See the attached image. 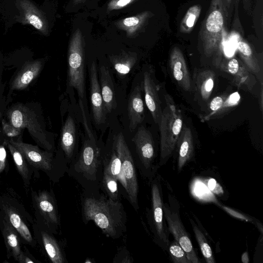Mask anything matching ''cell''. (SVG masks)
Returning <instances> with one entry per match:
<instances>
[{
  "label": "cell",
  "mask_w": 263,
  "mask_h": 263,
  "mask_svg": "<svg viewBox=\"0 0 263 263\" xmlns=\"http://www.w3.org/2000/svg\"><path fill=\"white\" fill-rule=\"evenodd\" d=\"M82 218L87 224L92 221L108 237L118 239L126 232L127 215L121 201H114L101 193H83Z\"/></svg>",
  "instance_id": "obj_1"
},
{
  "label": "cell",
  "mask_w": 263,
  "mask_h": 263,
  "mask_svg": "<svg viewBox=\"0 0 263 263\" xmlns=\"http://www.w3.org/2000/svg\"><path fill=\"white\" fill-rule=\"evenodd\" d=\"M66 173L81 186L84 193H100L103 154L94 139L84 141L79 153L68 165Z\"/></svg>",
  "instance_id": "obj_2"
},
{
  "label": "cell",
  "mask_w": 263,
  "mask_h": 263,
  "mask_svg": "<svg viewBox=\"0 0 263 263\" xmlns=\"http://www.w3.org/2000/svg\"><path fill=\"white\" fill-rule=\"evenodd\" d=\"M227 13L223 0H212L199 32V40L204 54L212 57L219 66L224 52Z\"/></svg>",
  "instance_id": "obj_3"
},
{
  "label": "cell",
  "mask_w": 263,
  "mask_h": 263,
  "mask_svg": "<svg viewBox=\"0 0 263 263\" xmlns=\"http://www.w3.org/2000/svg\"><path fill=\"white\" fill-rule=\"evenodd\" d=\"M22 154L29 165L45 172L53 182H58L67 172L68 163L65 157L57 158L53 151L41 149L38 146L11 138L9 141Z\"/></svg>",
  "instance_id": "obj_4"
},
{
  "label": "cell",
  "mask_w": 263,
  "mask_h": 263,
  "mask_svg": "<svg viewBox=\"0 0 263 263\" xmlns=\"http://www.w3.org/2000/svg\"><path fill=\"white\" fill-rule=\"evenodd\" d=\"M166 106L162 110L160 122V159L159 165H164L177 144L183 125L181 114L177 109L172 97H165Z\"/></svg>",
  "instance_id": "obj_5"
},
{
  "label": "cell",
  "mask_w": 263,
  "mask_h": 263,
  "mask_svg": "<svg viewBox=\"0 0 263 263\" xmlns=\"http://www.w3.org/2000/svg\"><path fill=\"white\" fill-rule=\"evenodd\" d=\"M0 210L17 231L22 243L36 247L37 241L29 228L33 226L34 218L15 192L9 190L0 193Z\"/></svg>",
  "instance_id": "obj_6"
},
{
  "label": "cell",
  "mask_w": 263,
  "mask_h": 263,
  "mask_svg": "<svg viewBox=\"0 0 263 263\" xmlns=\"http://www.w3.org/2000/svg\"><path fill=\"white\" fill-rule=\"evenodd\" d=\"M34 223L40 229L53 234L61 232V218L55 195L52 189L31 190Z\"/></svg>",
  "instance_id": "obj_7"
},
{
  "label": "cell",
  "mask_w": 263,
  "mask_h": 263,
  "mask_svg": "<svg viewBox=\"0 0 263 263\" xmlns=\"http://www.w3.org/2000/svg\"><path fill=\"white\" fill-rule=\"evenodd\" d=\"M151 204L147 210V219L154 242L167 251L170 241L164 216L163 192L160 178L156 176L150 182Z\"/></svg>",
  "instance_id": "obj_8"
},
{
  "label": "cell",
  "mask_w": 263,
  "mask_h": 263,
  "mask_svg": "<svg viewBox=\"0 0 263 263\" xmlns=\"http://www.w3.org/2000/svg\"><path fill=\"white\" fill-rule=\"evenodd\" d=\"M137 155L134 160L141 176L151 182L156 176L159 165L155 162L156 154L155 143L149 130L140 126L132 139Z\"/></svg>",
  "instance_id": "obj_9"
},
{
  "label": "cell",
  "mask_w": 263,
  "mask_h": 263,
  "mask_svg": "<svg viewBox=\"0 0 263 263\" xmlns=\"http://www.w3.org/2000/svg\"><path fill=\"white\" fill-rule=\"evenodd\" d=\"M114 145L121 160L122 173L125 181V190L123 196L134 210L137 211L139 209V184L136 165L131 151L122 133L117 136Z\"/></svg>",
  "instance_id": "obj_10"
},
{
  "label": "cell",
  "mask_w": 263,
  "mask_h": 263,
  "mask_svg": "<svg viewBox=\"0 0 263 263\" xmlns=\"http://www.w3.org/2000/svg\"><path fill=\"white\" fill-rule=\"evenodd\" d=\"M164 216L169 233H171L185 252L191 263L200 261L194 250L189 235L181 221L179 204L175 197L171 194L168 202L163 203Z\"/></svg>",
  "instance_id": "obj_11"
},
{
  "label": "cell",
  "mask_w": 263,
  "mask_h": 263,
  "mask_svg": "<svg viewBox=\"0 0 263 263\" xmlns=\"http://www.w3.org/2000/svg\"><path fill=\"white\" fill-rule=\"evenodd\" d=\"M7 115L11 125L21 130L27 128L39 145L45 150L53 151L52 144L47 139L32 109L22 103L16 104L9 109Z\"/></svg>",
  "instance_id": "obj_12"
},
{
  "label": "cell",
  "mask_w": 263,
  "mask_h": 263,
  "mask_svg": "<svg viewBox=\"0 0 263 263\" xmlns=\"http://www.w3.org/2000/svg\"><path fill=\"white\" fill-rule=\"evenodd\" d=\"M81 40L71 42L68 51L67 84L74 88L79 97L83 98L85 92V65L83 49Z\"/></svg>",
  "instance_id": "obj_13"
},
{
  "label": "cell",
  "mask_w": 263,
  "mask_h": 263,
  "mask_svg": "<svg viewBox=\"0 0 263 263\" xmlns=\"http://www.w3.org/2000/svg\"><path fill=\"white\" fill-rule=\"evenodd\" d=\"M32 231L37 243L43 248L50 262H68L64 250V242L58 240L54 234L39 228L34 223L32 226Z\"/></svg>",
  "instance_id": "obj_14"
},
{
  "label": "cell",
  "mask_w": 263,
  "mask_h": 263,
  "mask_svg": "<svg viewBox=\"0 0 263 263\" xmlns=\"http://www.w3.org/2000/svg\"><path fill=\"white\" fill-rule=\"evenodd\" d=\"M0 231L4 241L7 258L12 257L17 261L22 250L21 238L16 229L1 210Z\"/></svg>",
  "instance_id": "obj_15"
},
{
  "label": "cell",
  "mask_w": 263,
  "mask_h": 263,
  "mask_svg": "<svg viewBox=\"0 0 263 263\" xmlns=\"http://www.w3.org/2000/svg\"><path fill=\"white\" fill-rule=\"evenodd\" d=\"M90 102L95 123L100 124L105 120L106 111L98 77L97 66L92 62L89 70Z\"/></svg>",
  "instance_id": "obj_16"
},
{
  "label": "cell",
  "mask_w": 263,
  "mask_h": 263,
  "mask_svg": "<svg viewBox=\"0 0 263 263\" xmlns=\"http://www.w3.org/2000/svg\"><path fill=\"white\" fill-rule=\"evenodd\" d=\"M170 66L175 80L183 89L189 91L192 88L190 73L182 52L178 47L172 50Z\"/></svg>",
  "instance_id": "obj_17"
},
{
  "label": "cell",
  "mask_w": 263,
  "mask_h": 263,
  "mask_svg": "<svg viewBox=\"0 0 263 263\" xmlns=\"http://www.w3.org/2000/svg\"><path fill=\"white\" fill-rule=\"evenodd\" d=\"M219 66L221 70L229 73L232 77L234 83L238 87H246L251 90L255 83L251 72L243 64L240 63L235 58L230 59L227 61H221Z\"/></svg>",
  "instance_id": "obj_18"
},
{
  "label": "cell",
  "mask_w": 263,
  "mask_h": 263,
  "mask_svg": "<svg viewBox=\"0 0 263 263\" xmlns=\"http://www.w3.org/2000/svg\"><path fill=\"white\" fill-rule=\"evenodd\" d=\"M143 86L146 105L155 123L159 124L162 110L156 85L147 71L143 74Z\"/></svg>",
  "instance_id": "obj_19"
},
{
  "label": "cell",
  "mask_w": 263,
  "mask_h": 263,
  "mask_svg": "<svg viewBox=\"0 0 263 263\" xmlns=\"http://www.w3.org/2000/svg\"><path fill=\"white\" fill-rule=\"evenodd\" d=\"M76 124L73 118L69 116L62 127L60 138L61 148L68 166L76 156Z\"/></svg>",
  "instance_id": "obj_20"
},
{
  "label": "cell",
  "mask_w": 263,
  "mask_h": 263,
  "mask_svg": "<svg viewBox=\"0 0 263 263\" xmlns=\"http://www.w3.org/2000/svg\"><path fill=\"white\" fill-rule=\"evenodd\" d=\"M129 127L131 132L134 130L144 118V109L141 95V87L136 85L130 95L127 104Z\"/></svg>",
  "instance_id": "obj_21"
},
{
  "label": "cell",
  "mask_w": 263,
  "mask_h": 263,
  "mask_svg": "<svg viewBox=\"0 0 263 263\" xmlns=\"http://www.w3.org/2000/svg\"><path fill=\"white\" fill-rule=\"evenodd\" d=\"M43 66V63L41 61L28 62L24 64L13 79L11 85V89H25L39 75Z\"/></svg>",
  "instance_id": "obj_22"
},
{
  "label": "cell",
  "mask_w": 263,
  "mask_h": 263,
  "mask_svg": "<svg viewBox=\"0 0 263 263\" xmlns=\"http://www.w3.org/2000/svg\"><path fill=\"white\" fill-rule=\"evenodd\" d=\"M100 70L101 92L106 112L109 113L117 106L114 83L109 71L106 67L102 66Z\"/></svg>",
  "instance_id": "obj_23"
},
{
  "label": "cell",
  "mask_w": 263,
  "mask_h": 263,
  "mask_svg": "<svg viewBox=\"0 0 263 263\" xmlns=\"http://www.w3.org/2000/svg\"><path fill=\"white\" fill-rule=\"evenodd\" d=\"M103 171L116 178L121 186L124 196L125 190V181L123 175L121 162L113 144L110 153L103 155Z\"/></svg>",
  "instance_id": "obj_24"
},
{
  "label": "cell",
  "mask_w": 263,
  "mask_h": 263,
  "mask_svg": "<svg viewBox=\"0 0 263 263\" xmlns=\"http://www.w3.org/2000/svg\"><path fill=\"white\" fill-rule=\"evenodd\" d=\"M177 143L179 146L177 168L180 171L193 156V138L190 128L185 127L182 128Z\"/></svg>",
  "instance_id": "obj_25"
},
{
  "label": "cell",
  "mask_w": 263,
  "mask_h": 263,
  "mask_svg": "<svg viewBox=\"0 0 263 263\" xmlns=\"http://www.w3.org/2000/svg\"><path fill=\"white\" fill-rule=\"evenodd\" d=\"M238 54L248 70L262 82V72L259 61L250 45L243 40L237 43Z\"/></svg>",
  "instance_id": "obj_26"
},
{
  "label": "cell",
  "mask_w": 263,
  "mask_h": 263,
  "mask_svg": "<svg viewBox=\"0 0 263 263\" xmlns=\"http://www.w3.org/2000/svg\"><path fill=\"white\" fill-rule=\"evenodd\" d=\"M5 143L12 157L16 170L27 190L30 185L33 169L17 148L8 141H5Z\"/></svg>",
  "instance_id": "obj_27"
},
{
  "label": "cell",
  "mask_w": 263,
  "mask_h": 263,
  "mask_svg": "<svg viewBox=\"0 0 263 263\" xmlns=\"http://www.w3.org/2000/svg\"><path fill=\"white\" fill-rule=\"evenodd\" d=\"M189 219L205 260L208 263H215L216 261L211 247L200 226L197 224L191 217H189Z\"/></svg>",
  "instance_id": "obj_28"
},
{
  "label": "cell",
  "mask_w": 263,
  "mask_h": 263,
  "mask_svg": "<svg viewBox=\"0 0 263 263\" xmlns=\"http://www.w3.org/2000/svg\"><path fill=\"white\" fill-rule=\"evenodd\" d=\"M215 73L210 70L199 73L197 79L198 91L203 100L206 101L211 96L214 87Z\"/></svg>",
  "instance_id": "obj_29"
},
{
  "label": "cell",
  "mask_w": 263,
  "mask_h": 263,
  "mask_svg": "<svg viewBox=\"0 0 263 263\" xmlns=\"http://www.w3.org/2000/svg\"><path fill=\"white\" fill-rule=\"evenodd\" d=\"M118 180L112 176L103 171L101 190L107 197L114 201H121Z\"/></svg>",
  "instance_id": "obj_30"
},
{
  "label": "cell",
  "mask_w": 263,
  "mask_h": 263,
  "mask_svg": "<svg viewBox=\"0 0 263 263\" xmlns=\"http://www.w3.org/2000/svg\"><path fill=\"white\" fill-rule=\"evenodd\" d=\"M136 61L135 56L128 54L113 57L110 59L115 70L120 77L128 74L134 67Z\"/></svg>",
  "instance_id": "obj_31"
},
{
  "label": "cell",
  "mask_w": 263,
  "mask_h": 263,
  "mask_svg": "<svg viewBox=\"0 0 263 263\" xmlns=\"http://www.w3.org/2000/svg\"><path fill=\"white\" fill-rule=\"evenodd\" d=\"M201 7L195 5L191 6L186 11L180 24V31L189 33L194 28L201 13Z\"/></svg>",
  "instance_id": "obj_32"
},
{
  "label": "cell",
  "mask_w": 263,
  "mask_h": 263,
  "mask_svg": "<svg viewBox=\"0 0 263 263\" xmlns=\"http://www.w3.org/2000/svg\"><path fill=\"white\" fill-rule=\"evenodd\" d=\"M167 251L171 259L175 263H191L185 252L175 239L170 242Z\"/></svg>",
  "instance_id": "obj_33"
},
{
  "label": "cell",
  "mask_w": 263,
  "mask_h": 263,
  "mask_svg": "<svg viewBox=\"0 0 263 263\" xmlns=\"http://www.w3.org/2000/svg\"><path fill=\"white\" fill-rule=\"evenodd\" d=\"M240 99V97L238 92H235L231 95L227 96L221 108L212 117L221 115L222 114L225 113L230 108L236 106L238 104Z\"/></svg>",
  "instance_id": "obj_34"
},
{
  "label": "cell",
  "mask_w": 263,
  "mask_h": 263,
  "mask_svg": "<svg viewBox=\"0 0 263 263\" xmlns=\"http://www.w3.org/2000/svg\"><path fill=\"white\" fill-rule=\"evenodd\" d=\"M228 95H222L219 96H216L214 98L209 104V110L208 114L202 118V121H208L212 119V117L222 105L225 99H226Z\"/></svg>",
  "instance_id": "obj_35"
},
{
  "label": "cell",
  "mask_w": 263,
  "mask_h": 263,
  "mask_svg": "<svg viewBox=\"0 0 263 263\" xmlns=\"http://www.w3.org/2000/svg\"><path fill=\"white\" fill-rule=\"evenodd\" d=\"M218 205L224 211L228 213L231 216L240 219L242 221H245L246 222H252L255 224V219H253L251 218L250 216H249L247 215L243 214L242 213L239 212V211L234 210L230 207H228L226 205H224L221 203H218Z\"/></svg>",
  "instance_id": "obj_36"
},
{
  "label": "cell",
  "mask_w": 263,
  "mask_h": 263,
  "mask_svg": "<svg viewBox=\"0 0 263 263\" xmlns=\"http://www.w3.org/2000/svg\"><path fill=\"white\" fill-rule=\"evenodd\" d=\"M134 260L126 247L119 248L114 258L113 262L132 263Z\"/></svg>",
  "instance_id": "obj_37"
},
{
  "label": "cell",
  "mask_w": 263,
  "mask_h": 263,
  "mask_svg": "<svg viewBox=\"0 0 263 263\" xmlns=\"http://www.w3.org/2000/svg\"><path fill=\"white\" fill-rule=\"evenodd\" d=\"M2 125L4 134L8 137L13 138L21 134V129L14 127L9 122L3 120Z\"/></svg>",
  "instance_id": "obj_38"
},
{
  "label": "cell",
  "mask_w": 263,
  "mask_h": 263,
  "mask_svg": "<svg viewBox=\"0 0 263 263\" xmlns=\"http://www.w3.org/2000/svg\"><path fill=\"white\" fill-rule=\"evenodd\" d=\"M203 182L209 189L215 194L218 196H221L223 195L224 192L222 186L215 180L210 179L204 180Z\"/></svg>",
  "instance_id": "obj_39"
},
{
  "label": "cell",
  "mask_w": 263,
  "mask_h": 263,
  "mask_svg": "<svg viewBox=\"0 0 263 263\" xmlns=\"http://www.w3.org/2000/svg\"><path fill=\"white\" fill-rule=\"evenodd\" d=\"M17 261L19 263H35L38 262L26 247H24V250H22Z\"/></svg>",
  "instance_id": "obj_40"
},
{
  "label": "cell",
  "mask_w": 263,
  "mask_h": 263,
  "mask_svg": "<svg viewBox=\"0 0 263 263\" xmlns=\"http://www.w3.org/2000/svg\"><path fill=\"white\" fill-rule=\"evenodd\" d=\"M5 142L0 144V175L8 169L7 154Z\"/></svg>",
  "instance_id": "obj_41"
},
{
  "label": "cell",
  "mask_w": 263,
  "mask_h": 263,
  "mask_svg": "<svg viewBox=\"0 0 263 263\" xmlns=\"http://www.w3.org/2000/svg\"><path fill=\"white\" fill-rule=\"evenodd\" d=\"M27 17L29 23L36 29L40 30L42 28L43 22L37 16L34 14H29Z\"/></svg>",
  "instance_id": "obj_42"
},
{
  "label": "cell",
  "mask_w": 263,
  "mask_h": 263,
  "mask_svg": "<svg viewBox=\"0 0 263 263\" xmlns=\"http://www.w3.org/2000/svg\"><path fill=\"white\" fill-rule=\"evenodd\" d=\"M139 21V19L137 17H130L125 18L123 23L126 26L130 27L137 25Z\"/></svg>",
  "instance_id": "obj_43"
},
{
  "label": "cell",
  "mask_w": 263,
  "mask_h": 263,
  "mask_svg": "<svg viewBox=\"0 0 263 263\" xmlns=\"http://www.w3.org/2000/svg\"><path fill=\"white\" fill-rule=\"evenodd\" d=\"M241 261L243 263H248L249 262V254L248 252H244L241 257Z\"/></svg>",
  "instance_id": "obj_44"
},
{
  "label": "cell",
  "mask_w": 263,
  "mask_h": 263,
  "mask_svg": "<svg viewBox=\"0 0 263 263\" xmlns=\"http://www.w3.org/2000/svg\"><path fill=\"white\" fill-rule=\"evenodd\" d=\"M132 0H119L117 2V6L120 7H124L131 2Z\"/></svg>",
  "instance_id": "obj_45"
},
{
  "label": "cell",
  "mask_w": 263,
  "mask_h": 263,
  "mask_svg": "<svg viewBox=\"0 0 263 263\" xmlns=\"http://www.w3.org/2000/svg\"><path fill=\"white\" fill-rule=\"evenodd\" d=\"M260 83H261V90H260L259 104H260V109H261V111H262V104H263V103H262V101H263V99H262V97H263L262 82H260Z\"/></svg>",
  "instance_id": "obj_46"
},
{
  "label": "cell",
  "mask_w": 263,
  "mask_h": 263,
  "mask_svg": "<svg viewBox=\"0 0 263 263\" xmlns=\"http://www.w3.org/2000/svg\"><path fill=\"white\" fill-rule=\"evenodd\" d=\"M232 0H226V2L227 3V6L229 7L230 5L231 4Z\"/></svg>",
  "instance_id": "obj_47"
},
{
  "label": "cell",
  "mask_w": 263,
  "mask_h": 263,
  "mask_svg": "<svg viewBox=\"0 0 263 263\" xmlns=\"http://www.w3.org/2000/svg\"><path fill=\"white\" fill-rule=\"evenodd\" d=\"M249 0H243V3L246 6V7H247L248 4H249Z\"/></svg>",
  "instance_id": "obj_48"
},
{
  "label": "cell",
  "mask_w": 263,
  "mask_h": 263,
  "mask_svg": "<svg viewBox=\"0 0 263 263\" xmlns=\"http://www.w3.org/2000/svg\"><path fill=\"white\" fill-rule=\"evenodd\" d=\"M1 110H0V119H1Z\"/></svg>",
  "instance_id": "obj_49"
},
{
  "label": "cell",
  "mask_w": 263,
  "mask_h": 263,
  "mask_svg": "<svg viewBox=\"0 0 263 263\" xmlns=\"http://www.w3.org/2000/svg\"><path fill=\"white\" fill-rule=\"evenodd\" d=\"M237 2H239V0H237Z\"/></svg>",
  "instance_id": "obj_50"
}]
</instances>
